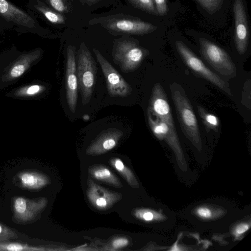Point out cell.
Here are the masks:
<instances>
[{
    "label": "cell",
    "mask_w": 251,
    "mask_h": 251,
    "mask_svg": "<svg viewBox=\"0 0 251 251\" xmlns=\"http://www.w3.org/2000/svg\"><path fill=\"white\" fill-rule=\"evenodd\" d=\"M131 213L135 218L145 222L157 221L164 218L158 212L147 208H135Z\"/></svg>",
    "instance_id": "obj_18"
},
{
    "label": "cell",
    "mask_w": 251,
    "mask_h": 251,
    "mask_svg": "<svg viewBox=\"0 0 251 251\" xmlns=\"http://www.w3.org/2000/svg\"><path fill=\"white\" fill-rule=\"evenodd\" d=\"M196 215L201 219L203 220H209L212 218L213 215L212 209L205 206H200L196 210Z\"/></svg>",
    "instance_id": "obj_26"
},
{
    "label": "cell",
    "mask_w": 251,
    "mask_h": 251,
    "mask_svg": "<svg viewBox=\"0 0 251 251\" xmlns=\"http://www.w3.org/2000/svg\"><path fill=\"white\" fill-rule=\"evenodd\" d=\"M202 55L212 68L220 74L233 77L236 67L227 52L215 43L203 38L199 39Z\"/></svg>",
    "instance_id": "obj_6"
},
{
    "label": "cell",
    "mask_w": 251,
    "mask_h": 251,
    "mask_svg": "<svg viewBox=\"0 0 251 251\" xmlns=\"http://www.w3.org/2000/svg\"><path fill=\"white\" fill-rule=\"evenodd\" d=\"M147 51L134 41L124 40L119 41L113 51L114 63L125 73L136 70L147 55Z\"/></svg>",
    "instance_id": "obj_5"
},
{
    "label": "cell",
    "mask_w": 251,
    "mask_h": 251,
    "mask_svg": "<svg viewBox=\"0 0 251 251\" xmlns=\"http://www.w3.org/2000/svg\"><path fill=\"white\" fill-rule=\"evenodd\" d=\"M176 46L184 62L191 70L229 96H232L228 83L205 66L185 44L178 40L176 42Z\"/></svg>",
    "instance_id": "obj_4"
},
{
    "label": "cell",
    "mask_w": 251,
    "mask_h": 251,
    "mask_svg": "<svg viewBox=\"0 0 251 251\" xmlns=\"http://www.w3.org/2000/svg\"><path fill=\"white\" fill-rule=\"evenodd\" d=\"M19 177L22 185L28 189L42 188L50 181L47 176L35 172H24L20 174Z\"/></svg>",
    "instance_id": "obj_16"
},
{
    "label": "cell",
    "mask_w": 251,
    "mask_h": 251,
    "mask_svg": "<svg viewBox=\"0 0 251 251\" xmlns=\"http://www.w3.org/2000/svg\"><path fill=\"white\" fill-rule=\"evenodd\" d=\"M75 48L70 45L67 49L66 69V95L71 111L75 113L77 101L78 82Z\"/></svg>",
    "instance_id": "obj_9"
},
{
    "label": "cell",
    "mask_w": 251,
    "mask_h": 251,
    "mask_svg": "<svg viewBox=\"0 0 251 251\" xmlns=\"http://www.w3.org/2000/svg\"><path fill=\"white\" fill-rule=\"evenodd\" d=\"M97 70V63L86 45L82 43L77 51L76 76L84 105L88 104L91 99Z\"/></svg>",
    "instance_id": "obj_3"
},
{
    "label": "cell",
    "mask_w": 251,
    "mask_h": 251,
    "mask_svg": "<svg viewBox=\"0 0 251 251\" xmlns=\"http://www.w3.org/2000/svg\"><path fill=\"white\" fill-rule=\"evenodd\" d=\"M0 16L7 21L26 27L35 25V21L31 16L7 0H0Z\"/></svg>",
    "instance_id": "obj_13"
},
{
    "label": "cell",
    "mask_w": 251,
    "mask_h": 251,
    "mask_svg": "<svg viewBox=\"0 0 251 251\" xmlns=\"http://www.w3.org/2000/svg\"><path fill=\"white\" fill-rule=\"evenodd\" d=\"M45 87L40 84H32L21 87L17 89L14 95L16 97H29L35 96L41 93Z\"/></svg>",
    "instance_id": "obj_21"
},
{
    "label": "cell",
    "mask_w": 251,
    "mask_h": 251,
    "mask_svg": "<svg viewBox=\"0 0 251 251\" xmlns=\"http://www.w3.org/2000/svg\"><path fill=\"white\" fill-rule=\"evenodd\" d=\"M41 54L39 50H35L22 54L9 67L3 76L4 81H12L21 76L38 59Z\"/></svg>",
    "instance_id": "obj_14"
},
{
    "label": "cell",
    "mask_w": 251,
    "mask_h": 251,
    "mask_svg": "<svg viewBox=\"0 0 251 251\" xmlns=\"http://www.w3.org/2000/svg\"><path fill=\"white\" fill-rule=\"evenodd\" d=\"M83 119L84 120H89V116L88 115H84L83 116Z\"/></svg>",
    "instance_id": "obj_31"
},
{
    "label": "cell",
    "mask_w": 251,
    "mask_h": 251,
    "mask_svg": "<svg viewBox=\"0 0 251 251\" xmlns=\"http://www.w3.org/2000/svg\"><path fill=\"white\" fill-rule=\"evenodd\" d=\"M235 19V43L239 53L244 54L247 49L249 32L245 7L242 0H235L233 4Z\"/></svg>",
    "instance_id": "obj_10"
},
{
    "label": "cell",
    "mask_w": 251,
    "mask_h": 251,
    "mask_svg": "<svg viewBox=\"0 0 251 251\" xmlns=\"http://www.w3.org/2000/svg\"><path fill=\"white\" fill-rule=\"evenodd\" d=\"M93 51L105 77L108 94L111 97H126L132 89L112 65L97 49Z\"/></svg>",
    "instance_id": "obj_7"
},
{
    "label": "cell",
    "mask_w": 251,
    "mask_h": 251,
    "mask_svg": "<svg viewBox=\"0 0 251 251\" xmlns=\"http://www.w3.org/2000/svg\"><path fill=\"white\" fill-rule=\"evenodd\" d=\"M106 25L112 30L135 34H147L157 28L149 23L125 18L110 20Z\"/></svg>",
    "instance_id": "obj_12"
},
{
    "label": "cell",
    "mask_w": 251,
    "mask_h": 251,
    "mask_svg": "<svg viewBox=\"0 0 251 251\" xmlns=\"http://www.w3.org/2000/svg\"><path fill=\"white\" fill-rule=\"evenodd\" d=\"M170 90L178 120L184 134L195 146L201 148L198 123L188 98L182 87L177 83L171 84Z\"/></svg>",
    "instance_id": "obj_2"
},
{
    "label": "cell",
    "mask_w": 251,
    "mask_h": 251,
    "mask_svg": "<svg viewBox=\"0 0 251 251\" xmlns=\"http://www.w3.org/2000/svg\"><path fill=\"white\" fill-rule=\"evenodd\" d=\"M42 2L38 1L35 5L36 10L41 13L46 19L53 24H63L65 22L64 17L53 11L43 4Z\"/></svg>",
    "instance_id": "obj_20"
},
{
    "label": "cell",
    "mask_w": 251,
    "mask_h": 251,
    "mask_svg": "<svg viewBox=\"0 0 251 251\" xmlns=\"http://www.w3.org/2000/svg\"><path fill=\"white\" fill-rule=\"evenodd\" d=\"M129 244V240L125 237H118L114 239L111 243L114 250H119L125 248Z\"/></svg>",
    "instance_id": "obj_28"
},
{
    "label": "cell",
    "mask_w": 251,
    "mask_h": 251,
    "mask_svg": "<svg viewBox=\"0 0 251 251\" xmlns=\"http://www.w3.org/2000/svg\"><path fill=\"white\" fill-rule=\"evenodd\" d=\"M123 134L122 130L116 128L102 131L87 147L86 154L98 155L106 153L117 146Z\"/></svg>",
    "instance_id": "obj_11"
},
{
    "label": "cell",
    "mask_w": 251,
    "mask_h": 251,
    "mask_svg": "<svg viewBox=\"0 0 251 251\" xmlns=\"http://www.w3.org/2000/svg\"><path fill=\"white\" fill-rule=\"evenodd\" d=\"M198 111L203 124L207 128L215 131L219 130L220 121L217 117L208 112L200 105L198 106Z\"/></svg>",
    "instance_id": "obj_19"
},
{
    "label": "cell",
    "mask_w": 251,
    "mask_h": 251,
    "mask_svg": "<svg viewBox=\"0 0 251 251\" xmlns=\"http://www.w3.org/2000/svg\"><path fill=\"white\" fill-rule=\"evenodd\" d=\"M137 7L152 14H157L153 0H129Z\"/></svg>",
    "instance_id": "obj_24"
},
{
    "label": "cell",
    "mask_w": 251,
    "mask_h": 251,
    "mask_svg": "<svg viewBox=\"0 0 251 251\" xmlns=\"http://www.w3.org/2000/svg\"><path fill=\"white\" fill-rule=\"evenodd\" d=\"M0 250L20 251H41L44 250V249L39 247L29 246L28 245L18 243L7 244L5 243H0Z\"/></svg>",
    "instance_id": "obj_22"
},
{
    "label": "cell",
    "mask_w": 251,
    "mask_h": 251,
    "mask_svg": "<svg viewBox=\"0 0 251 251\" xmlns=\"http://www.w3.org/2000/svg\"><path fill=\"white\" fill-rule=\"evenodd\" d=\"M51 6L59 12H63L66 10V6L62 0H48Z\"/></svg>",
    "instance_id": "obj_30"
},
{
    "label": "cell",
    "mask_w": 251,
    "mask_h": 251,
    "mask_svg": "<svg viewBox=\"0 0 251 251\" xmlns=\"http://www.w3.org/2000/svg\"><path fill=\"white\" fill-rule=\"evenodd\" d=\"M86 196L87 199L95 208L103 210L110 208L114 204L120 201L122 195L111 191L94 182L88 178Z\"/></svg>",
    "instance_id": "obj_8"
},
{
    "label": "cell",
    "mask_w": 251,
    "mask_h": 251,
    "mask_svg": "<svg viewBox=\"0 0 251 251\" xmlns=\"http://www.w3.org/2000/svg\"><path fill=\"white\" fill-rule=\"evenodd\" d=\"M249 228L250 226L248 224L241 223L234 228L232 233L236 237H238L246 232Z\"/></svg>",
    "instance_id": "obj_29"
},
{
    "label": "cell",
    "mask_w": 251,
    "mask_h": 251,
    "mask_svg": "<svg viewBox=\"0 0 251 251\" xmlns=\"http://www.w3.org/2000/svg\"><path fill=\"white\" fill-rule=\"evenodd\" d=\"M224 0H197L208 13L213 14L221 8Z\"/></svg>",
    "instance_id": "obj_23"
},
{
    "label": "cell",
    "mask_w": 251,
    "mask_h": 251,
    "mask_svg": "<svg viewBox=\"0 0 251 251\" xmlns=\"http://www.w3.org/2000/svg\"><path fill=\"white\" fill-rule=\"evenodd\" d=\"M149 125L154 136L165 140L178 156L182 151L166 95L159 83L152 88L147 110Z\"/></svg>",
    "instance_id": "obj_1"
},
{
    "label": "cell",
    "mask_w": 251,
    "mask_h": 251,
    "mask_svg": "<svg viewBox=\"0 0 251 251\" xmlns=\"http://www.w3.org/2000/svg\"><path fill=\"white\" fill-rule=\"evenodd\" d=\"M157 13L160 15L163 16L167 13V6L166 0H153Z\"/></svg>",
    "instance_id": "obj_27"
},
{
    "label": "cell",
    "mask_w": 251,
    "mask_h": 251,
    "mask_svg": "<svg viewBox=\"0 0 251 251\" xmlns=\"http://www.w3.org/2000/svg\"><path fill=\"white\" fill-rule=\"evenodd\" d=\"M90 175L95 179L104 182L113 186L120 188L123 185L119 178L106 167L101 165H94L89 167Z\"/></svg>",
    "instance_id": "obj_15"
},
{
    "label": "cell",
    "mask_w": 251,
    "mask_h": 251,
    "mask_svg": "<svg viewBox=\"0 0 251 251\" xmlns=\"http://www.w3.org/2000/svg\"><path fill=\"white\" fill-rule=\"evenodd\" d=\"M17 237L16 233L8 227L0 224V243L6 242Z\"/></svg>",
    "instance_id": "obj_25"
},
{
    "label": "cell",
    "mask_w": 251,
    "mask_h": 251,
    "mask_svg": "<svg viewBox=\"0 0 251 251\" xmlns=\"http://www.w3.org/2000/svg\"><path fill=\"white\" fill-rule=\"evenodd\" d=\"M109 162L111 165L118 172L127 183L133 188H139V183L130 168L127 167L119 158H112Z\"/></svg>",
    "instance_id": "obj_17"
}]
</instances>
